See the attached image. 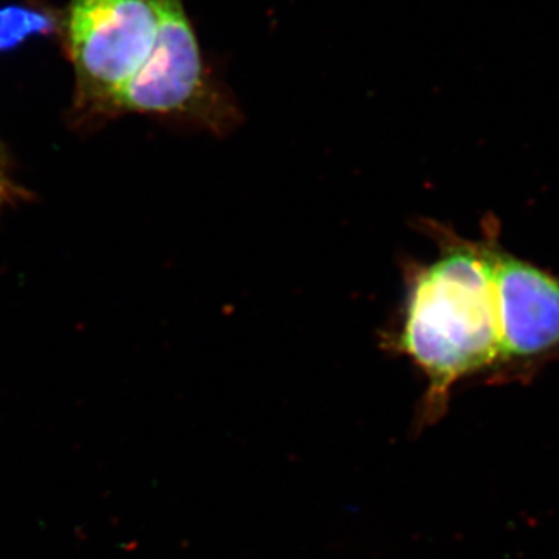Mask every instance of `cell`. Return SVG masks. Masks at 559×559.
I'll return each instance as SVG.
<instances>
[{
	"instance_id": "6da1fadb",
	"label": "cell",
	"mask_w": 559,
	"mask_h": 559,
	"mask_svg": "<svg viewBox=\"0 0 559 559\" xmlns=\"http://www.w3.org/2000/svg\"><path fill=\"white\" fill-rule=\"evenodd\" d=\"M447 241L439 260L415 278L396 344L428 377L425 425L444 414L455 382L498 370L500 359L492 275L498 235L488 234L481 241Z\"/></svg>"
},
{
	"instance_id": "3957f363",
	"label": "cell",
	"mask_w": 559,
	"mask_h": 559,
	"mask_svg": "<svg viewBox=\"0 0 559 559\" xmlns=\"http://www.w3.org/2000/svg\"><path fill=\"white\" fill-rule=\"evenodd\" d=\"M66 44L76 80V112L106 117L110 102L142 68L157 36L154 0H72Z\"/></svg>"
},
{
	"instance_id": "7a4b0ae2",
	"label": "cell",
	"mask_w": 559,
	"mask_h": 559,
	"mask_svg": "<svg viewBox=\"0 0 559 559\" xmlns=\"http://www.w3.org/2000/svg\"><path fill=\"white\" fill-rule=\"evenodd\" d=\"M157 36L139 72L110 102L106 117L148 114L173 117L213 132L237 124V106L202 60L183 0H154Z\"/></svg>"
},
{
	"instance_id": "5b68a950",
	"label": "cell",
	"mask_w": 559,
	"mask_h": 559,
	"mask_svg": "<svg viewBox=\"0 0 559 559\" xmlns=\"http://www.w3.org/2000/svg\"><path fill=\"white\" fill-rule=\"evenodd\" d=\"M57 27V21L46 11L27 7L0 10V50H10L35 35H46Z\"/></svg>"
},
{
	"instance_id": "8992f818",
	"label": "cell",
	"mask_w": 559,
	"mask_h": 559,
	"mask_svg": "<svg viewBox=\"0 0 559 559\" xmlns=\"http://www.w3.org/2000/svg\"><path fill=\"white\" fill-rule=\"evenodd\" d=\"M24 200H27V191L11 176L9 162L0 150V213Z\"/></svg>"
},
{
	"instance_id": "277c9868",
	"label": "cell",
	"mask_w": 559,
	"mask_h": 559,
	"mask_svg": "<svg viewBox=\"0 0 559 559\" xmlns=\"http://www.w3.org/2000/svg\"><path fill=\"white\" fill-rule=\"evenodd\" d=\"M496 301L500 326L498 371L535 373L559 360V277L496 246Z\"/></svg>"
}]
</instances>
